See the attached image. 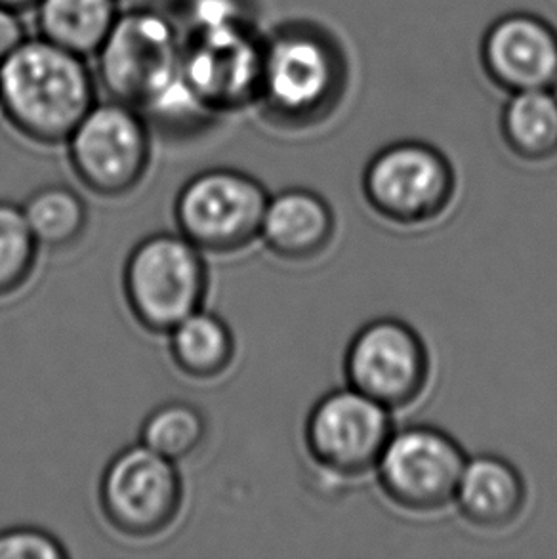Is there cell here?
Here are the masks:
<instances>
[{"instance_id":"6da1fadb","label":"cell","mask_w":557,"mask_h":559,"mask_svg":"<svg viewBox=\"0 0 557 559\" xmlns=\"http://www.w3.org/2000/svg\"><path fill=\"white\" fill-rule=\"evenodd\" d=\"M349 66L331 31L317 23H285L264 38L257 104L268 122L313 129L346 96Z\"/></svg>"},{"instance_id":"7a4b0ae2","label":"cell","mask_w":557,"mask_h":559,"mask_svg":"<svg viewBox=\"0 0 557 559\" xmlns=\"http://www.w3.org/2000/svg\"><path fill=\"white\" fill-rule=\"evenodd\" d=\"M98 102V79L83 56L27 37L0 63V111L22 136L66 144Z\"/></svg>"},{"instance_id":"3957f363","label":"cell","mask_w":557,"mask_h":559,"mask_svg":"<svg viewBox=\"0 0 557 559\" xmlns=\"http://www.w3.org/2000/svg\"><path fill=\"white\" fill-rule=\"evenodd\" d=\"M181 76L214 115L257 104L264 38L245 0H183Z\"/></svg>"},{"instance_id":"277c9868","label":"cell","mask_w":557,"mask_h":559,"mask_svg":"<svg viewBox=\"0 0 557 559\" xmlns=\"http://www.w3.org/2000/svg\"><path fill=\"white\" fill-rule=\"evenodd\" d=\"M94 58L98 60L96 79L107 98L145 111L181 79L180 23L163 8L121 12Z\"/></svg>"},{"instance_id":"5b68a950","label":"cell","mask_w":557,"mask_h":559,"mask_svg":"<svg viewBox=\"0 0 557 559\" xmlns=\"http://www.w3.org/2000/svg\"><path fill=\"white\" fill-rule=\"evenodd\" d=\"M203 254L180 231L150 235L132 249L122 288L132 316L145 331L168 334L203 308L209 290Z\"/></svg>"},{"instance_id":"8992f818","label":"cell","mask_w":557,"mask_h":559,"mask_svg":"<svg viewBox=\"0 0 557 559\" xmlns=\"http://www.w3.org/2000/svg\"><path fill=\"white\" fill-rule=\"evenodd\" d=\"M268 189L237 168L191 176L176 197L178 231L203 252L234 254L260 239Z\"/></svg>"},{"instance_id":"52a82bcc","label":"cell","mask_w":557,"mask_h":559,"mask_svg":"<svg viewBox=\"0 0 557 559\" xmlns=\"http://www.w3.org/2000/svg\"><path fill=\"white\" fill-rule=\"evenodd\" d=\"M151 132L137 107L114 98L96 102L66 142L71 168L96 195H129L147 175Z\"/></svg>"},{"instance_id":"ba28073f","label":"cell","mask_w":557,"mask_h":559,"mask_svg":"<svg viewBox=\"0 0 557 559\" xmlns=\"http://www.w3.org/2000/svg\"><path fill=\"white\" fill-rule=\"evenodd\" d=\"M363 193L378 216L398 226H424L441 218L457 193L449 159L434 145L398 142L369 160Z\"/></svg>"},{"instance_id":"9c48e42d","label":"cell","mask_w":557,"mask_h":559,"mask_svg":"<svg viewBox=\"0 0 557 559\" xmlns=\"http://www.w3.org/2000/svg\"><path fill=\"white\" fill-rule=\"evenodd\" d=\"M183 484L176 462L143 445L115 454L99 481V507L115 530L134 538L165 533L180 515Z\"/></svg>"},{"instance_id":"30bf717a","label":"cell","mask_w":557,"mask_h":559,"mask_svg":"<svg viewBox=\"0 0 557 559\" xmlns=\"http://www.w3.org/2000/svg\"><path fill=\"white\" fill-rule=\"evenodd\" d=\"M466 454L457 439L434 426L393 431L377 464L380 489L395 507L434 514L454 502Z\"/></svg>"},{"instance_id":"8fae6325","label":"cell","mask_w":557,"mask_h":559,"mask_svg":"<svg viewBox=\"0 0 557 559\" xmlns=\"http://www.w3.org/2000/svg\"><path fill=\"white\" fill-rule=\"evenodd\" d=\"M392 411L352 385L317 401L306 423V447L321 468L359 477L377 468L393 436Z\"/></svg>"},{"instance_id":"7c38bea8","label":"cell","mask_w":557,"mask_h":559,"mask_svg":"<svg viewBox=\"0 0 557 559\" xmlns=\"http://www.w3.org/2000/svg\"><path fill=\"white\" fill-rule=\"evenodd\" d=\"M344 367L352 388L392 413L411 407L428 388V348L401 319H375L359 329Z\"/></svg>"},{"instance_id":"4fadbf2b","label":"cell","mask_w":557,"mask_h":559,"mask_svg":"<svg viewBox=\"0 0 557 559\" xmlns=\"http://www.w3.org/2000/svg\"><path fill=\"white\" fill-rule=\"evenodd\" d=\"M482 61L493 83L510 92L554 91L557 31L528 12L498 17L482 40Z\"/></svg>"},{"instance_id":"5bb4252c","label":"cell","mask_w":557,"mask_h":559,"mask_svg":"<svg viewBox=\"0 0 557 559\" xmlns=\"http://www.w3.org/2000/svg\"><path fill=\"white\" fill-rule=\"evenodd\" d=\"M336 218L331 204L309 189L293 188L270 197L260 239L288 262H308L331 247Z\"/></svg>"},{"instance_id":"9a60e30c","label":"cell","mask_w":557,"mask_h":559,"mask_svg":"<svg viewBox=\"0 0 557 559\" xmlns=\"http://www.w3.org/2000/svg\"><path fill=\"white\" fill-rule=\"evenodd\" d=\"M454 504L477 530L500 531L520 520L528 504V485L512 462L497 454L467 459Z\"/></svg>"},{"instance_id":"2e32d148","label":"cell","mask_w":557,"mask_h":559,"mask_svg":"<svg viewBox=\"0 0 557 559\" xmlns=\"http://www.w3.org/2000/svg\"><path fill=\"white\" fill-rule=\"evenodd\" d=\"M40 37L83 58H94L121 14L119 0H38Z\"/></svg>"},{"instance_id":"e0dca14e","label":"cell","mask_w":557,"mask_h":559,"mask_svg":"<svg viewBox=\"0 0 557 559\" xmlns=\"http://www.w3.org/2000/svg\"><path fill=\"white\" fill-rule=\"evenodd\" d=\"M508 150L529 163L557 155V96L552 91L512 92L500 115Z\"/></svg>"},{"instance_id":"ac0fdd59","label":"cell","mask_w":557,"mask_h":559,"mask_svg":"<svg viewBox=\"0 0 557 559\" xmlns=\"http://www.w3.org/2000/svg\"><path fill=\"white\" fill-rule=\"evenodd\" d=\"M168 334L174 364L189 378H218L234 361L232 329L224 319L204 308L180 321Z\"/></svg>"},{"instance_id":"d6986e66","label":"cell","mask_w":557,"mask_h":559,"mask_svg":"<svg viewBox=\"0 0 557 559\" xmlns=\"http://www.w3.org/2000/svg\"><path fill=\"white\" fill-rule=\"evenodd\" d=\"M22 211L38 245L48 249H63L79 241L88 224L81 195L61 183L37 189Z\"/></svg>"},{"instance_id":"ffe728a7","label":"cell","mask_w":557,"mask_h":559,"mask_svg":"<svg viewBox=\"0 0 557 559\" xmlns=\"http://www.w3.org/2000/svg\"><path fill=\"white\" fill-rule=\"evenodd\" d=\"M206 439V420L199 408L173 401L155 408L143 423L140 441L165 459L180 462Z\"/></svg>"},{"instance_id":"44dd1931","label":"cell","mask_w":557,"mask_h":559,"mask_svg":"<svg viewBox=\"0 0 557 559\" xmlns=\"http://www.w3.org/2000/svg\"><path fill=\"white\" fill-rule=\"evenodd\" d=\"M38 247L22 206L0 201V298L14 295L29 281Z\"/></svg>"},{"instance_id":"7402d4cb","label":"cell","mask_w":557,"mask_h":559,"mask_svg":"<svg viewBox=\"0 0 557 559\" xmlns=\"http://www.w3.org/2000/svg\"><path fill=\"white\" fill-rule=\"evenodd\" d=\"M68 556L58 538L37 527L0 531V559H66Z\"/></svg>"},{"instance_id":"603a6c76","label":"cell","mask_w":557,"mask_h":559,"mask_svg":"<svg viewBox=\"0 0 557 559\" xmlns=\"http://www.w3.org/2000/svg\"><path fill=\"white\" fill-rule=\"evenodd\" d=\"M29 37L23 25L20 12L0 4V63Z\"/></svg>"},{"instance_id":"cb8c5ba5","label":"cell","mask_w":557,"mask_h":559,"mask_svg":"<svg viewBox=\"0 0 557 559\" xmlns=\"http://www.w3.org/2000/svg\"><path fill=\"white\" fill-rule=\"evenodd\" d=\"M38 0H0V4L2 7L12 8L15 12H27V10H33V8L37 7Z\"/></svg>"}]
</instances>
